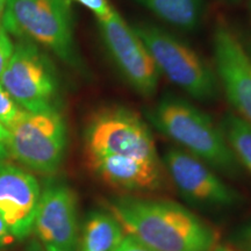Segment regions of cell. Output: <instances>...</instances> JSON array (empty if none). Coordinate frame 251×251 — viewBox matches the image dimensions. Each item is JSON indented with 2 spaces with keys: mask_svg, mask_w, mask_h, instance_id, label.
I'll return each mask as SVG.
<instances>
[{
  "mask_svg": "<svg viewBox=\"0 0 251 251\" xmlns=\"http://www.w3.org/2000/svg\"><path fill=\"white\" fill-rule=\"evenodd\" d=\"M108 207L126 235L156 251H213L218 244L212 226L176 202L125 196Z\"/></svg>",
  "mask_w": 251,
  "mask_h": 251,
  "instance_id": "1",
  "label": "cell"
},
{
  "mask_svg": "<svg viewBox=\"0 0 251 251\" xmlns=\"http://www.w3.org/2000/svg\"><path fill=\"white\" fill-rule=\"evenodd\" d=\"M151 124L191 155L222 174H240V163L221 128L196 105L183 98L166 96L149 112Z\"/></svg>",
  "mask_w": 251,
  "mask_h": 251,
  "instance_id": "2",
  "label": "cell"
},
{
  "mask_svg": "<svg viewBox=\"0 0 251 251\" xmlns=\"http://www.w3.org/2000/svg\"><path fill=\"white\" fill-rule=\"evenodd\" d=\"M1 26L13 36L49 49L70 67L83 68L70 0H6Z\"/></svg>",
  "mask_w": 251,
  "mask_h": 251,
  "instance_id": "3",
  "label": "cell"
},
{
  "mask_svg": "<svg viewBox=\"0 0 251 251\" xmlns=\"http://www.w3.org/2000/svg\"><path fill=\"white\" fill-rule=\"evenodd\" d=\"M163 75L199 101H212L220 92L215 70L187 43L164 28L139 23L131 26Z\"/></svg>",
  "mask_w": 251,
  "mask_h": 251,
  "instance_id": "4",
  "label": "cell"
},
{
  "mask_svg": "<svg viewBox=\"0 0 251 251\" xmlns=\"http://www.w3.org/2000/svg\"><path fill=\"white\" fill-rule=\"evenodd\" d=\"M7 130L8 156L42 175L58 170L67 148V126L57 109L26 111Z\"/></svg>",
  "mask_w": 251,
  "mask_h": 251,
  "instance_id": "5",
  "label": "cell"
},
{
  "mask_svg": "<svg viewBox=\"0 0 251 251\" xmlns=\"http://www.w3.org/2000/svg\"><path fill=\"white\" fill-rule=\"evenodd\" d=\"M0 83L27 112L57 109L59 84L50 59L30 41L19 42Z\"/></svg>",
  "mask_w": 251,
  "mask_h": 251,
  "instance_id": "6",
  "label": "cell"
},
{
  "mask_svg": "<svg viewBox=\"0 0 251 251\" xmlns=\"http://www.w3.org/2000/svg\"><path fill=\"white\" fill-rule=\"evenodd\" d=\"M89 155H121L161 162L148 125L126 107L98 113L86 130Z\"/></svg>",
  "mask_w": 251,
  "mask_h": 251,
  "instance_id": "7",
  "label": "cell"
},
{
  "mask_svg": "<svg viewBox=\"0 0 251 251\" xmlns=\"http://www.w3.org/2000/svg\"><path fill=\"white\" fill-rule=\"evenodd\" d=\"M103 47L126 83L143 97H151L158 87L159 72L134 28L114 9L108 18L99 19Z\"/></svg>",
  "mask_w": 251,
  "mask_h": 251,
  "instance_id": "8",
  "label": "cell"
},
{
  "mask_svg": "<svg viewBox=\"0 0 251 251\" xmlns=\"http://www.w3.org/2000/svg\"><path fill=\"white\" fill-rule=\"evenodd\" d=\"M163 164L181 196L188 201L205 206H231L237 201L238 193L225 183L207 165L180 148L168 149Z\"/></svg>",
  "mask_w": 251,
  "mask_h": 251,
  "instance_id": "9",
  "label": "cell"
},
{
  "mask_svg": "<svg viewBox=\"0 0 251 251\" xmlns=\"http://www.w3.org/2000/svg\"><path fill=\"white\" fill-rule=\"evenodd\" d=\"M213 59L220 87L236 114L251 125V61L240 40L219 25L213 34Z\"/></svg>",
  "mask_w": 251,
  "mask_h": 251,
  "instance_id": "10",
  "label": "cell"
},
{
  "mask_svg": "<svg viewBox=\"0 0 251 251\" xmlns=\"http://www.w3.org/2000/svg\"><path fill=\"white\" fill-rule=\"evenodd\" d=\"M46 251H76V196L65 185H51L41 193L34 228Z\"/></svg>",
  "mask_w": 251,
  "mask_h": 251,
  "instance_id": "11",
  "label": "cell"
},
{
  "mask_svg": "<svg viewBox=\"0 0 251 251\" xmlns=\"http://www.w3.org/2000/svg\"><path fill=\"white\" fill-rule=\"evenodd\" d=\"M41 193L33 175L0 161V215L15 238L33 230Z\"/></svg>",
  "mask_w": 251,
  "mask_h": 251,
  "instance_id": "12",
  "label": "cell"
},
{
  "mask_svg": "<svg viewBox=\"0 0 251 251\" xmlns=\"http://www.w3.org/2000/svg\"><path fill=\"white\" fill-rule=\"evenodd\" d=\"M89 158L93 171L122 192H151L162 186L161 162L121 155H89Z\"/></svg>",
  "mask_w": 251,
  "mask_h": 251,
  "instance_id": "13",
  "label": "cell"
},
{
  "mask_svg": "<svg viewBox=\"0 0 251 251\" xmlns=\"http://www.w3.org/2000/svg\"><path fill=\"white\" fill-rule=\"evenodd\" d=\"M175 29L191 33L201 26L205 17L203 0H134Z\"/></svg>",
  "mask_w": 251,
  "mask_h": 251,
  "instance_id": "14",
  "label": "cell"
},
{
  "mask_svg": "<svg viewBox=\"0 0 251 251\" xmlns=\"http://www.w3.org/2000/svg\"><path fill=\"white\" fill-rule=\"evenodd\" d=\"M126 236L111 213H92L84 226L80 251H115Z\"/></svg>",
  "mask_w": 251,
  "mask_h": 251,
  "instance_id": "15",
  "label": "cell"
},
{
  "mask_svg": "<svg viewBox=\"0 0 251 251\" xmlns=\"http://www.w3.org/2000/svg\"><path fill=\"white\" fill-rule=\"evenodd\" d=\"M220 128L237 162L251 175V125L235 113H227Z\"/></svg>",
  "mask_w": 251,
  "mask_h": 251,
  "instance_id": "16",
  "label": "cell"
},
{
  "mask_svg": "<svg viewBox=\"0 0 251 251\" xmlns=\"http://www.w3.org/2000/svg\"><path fill=\"white\" fill-rule=\"evenodd\" d=\"M25 112L26 111L14 101V99L9 96V93L0 83V124L6 129H9L23 118Z\"/></svg>",
  "mask_w": 251,
  "mask_h": 251,
  "instance_id": "17",
  "label": "cell"
},
{
  "mask_svg": "<svg viewBox=\"0 0 251 251\" xmlns=\"http://www.w3.org/2000/svg\"><path fill=\"white\" fill-rule=\"evenodd\" d=\"M14 51V45L9 39L8 33L5 28L0 26V78L4 74L6 67H7L9 59Z\"/></svg>",
  "mask_w": 251,
  "mask_h": 251,
  "instance_id": "18",
  "label": "cell"
},
{
  "mask_svg": "<svg viewBox=\"0 0 251 251\" xmlns=\"http://www.w3.org/2000/svg\"><path fill=\"white\" fill-rule=\"evenodd\" d=\"M75 1L79 2L84 7L93 12L98 20L99 19L108 18L112 14V12L114 11V8L109 4L108 0H75Z\"/></svg>",
  "mask_w": 251,
  "mask_h": 251,
  "instance_id": "19",
  "label": "cell"
},
{
  "mask_svg": "<svg viewBox=\"0 0 251 251\" xmlns=\"http://www.w3.org/2000/svg\"><path fill=\"white\" fill-rule=\"evenodd\" d=\"M115 251H156L151 249V248L144 246L143 243L139 242L137 240H135L134 237L129 236V235H126L122 242L120 243Z\"/></svg>",
  "mask_w": 251,
  "mask_h": 251,
  "instance_id": "20",
  "label": "cell"
},
{
  "mask_svg": "<svg viewBox=\"0 0 251 251\" xmlns=\"http://www.w3.org/2000/svg\"><path fill=\"white\" fill-rule=\"evenodd\" d=\"M236 241L246 251H251V222L244 225L236 234Z\"/></svg>",
  "mask_w": 251,
  "mask_h": 251,
  "instance_id": "21",
  "label": "cell"
},
{
  "mask_svg": "<svg viewBox=\"0 0 251 251\" xmlns=\"http://www.w3.org/2000/svg\"><path fill=\"white\" fill-rule=\"evenodd\" d=\"M14 238L15 237L12 235L8 226L6 225L5 220L0 215V248L8 246L9 243H12Z\"/></svg>",
  "mask_w": 251,
  "mask_h": 251,
  "instance_id": "22",
  "label": "cell"
},
{
  "mask_svg": "<svg viewBox=\"0 0 251 251\" xmlns=\"http://www.w3.org/2000/svg\"><path fill=\"white\" fill-rule=\"evenodd\" d=\"M7 140H8V130L0 124V159L6 158L8 156L7 150Z\"/></svg>",
  "mask_w": 251,
  "mask_h": 251,
  "instance_id": "23",
  "label": "cell"
},
{
  "mask_svg": "<svg viewBox=\"0 0 251 251\" xmlns=\"http://www.w3.org/2000/svg\"><path fill=\"white\" fill-rule=\"evenodd\" d=\"M238 40H240L241 45H242L244 51H246V54L248 55V57L250 58L251 61V31L250 33H246L243 34L242 36H237Z\"/></svg>",
  "mask_w": 251,
  "mask_h": 251,
  "instance_id": "24",
  "label": "cell"
},
{
  "mask_svg": "<svg viewBox=\"0 0 251 251\" xmlns=\"http://www.w3.org/2000/svg\"><path fill=\"white\" fill-rule=\"evenodd\" d=\"M213 251H238V250L228 246H216L214 249H213Z\"/></svg>",
  "mask_w": 251,
  "mask_h": 251,
  "instance_id": "25",
  "label": "cell"
},
{
  "mask_svg": "<svg viewBox=\"0 0 251 251\" xmlns=\"http://www.w3.org/2000/svg\"><path fill=\"white\" fill-rule=\"evenodd\" d=\"M5 4H6V0H0V23H1L2 20V14H4V11H5ZM0 26H1V24H0Z\"/></svg>",
  "mask_w": 251,
  "mask_h": 251,
  "instance_id": "26",
  "label": "cell"
},
{
  "mask_svg": "<svg viewBox=\"0 0 251 251\" xmlns=\"http://www.w3.org/2000/svg\"><path fill=\"white\" fill-rule=\"evenodd\" d=\"M219 1L225 2V4H237V2H240L241 0H219Z\"/></svg>",
  "mask_w": 251,
  "mask_h": 251,
  "instance_id": "27",
  "label": "cell"
},
{
  "mask_svg": "<svg viewBox=\"0 0 251 251\" xmlns=\"http://www.w3.org/2000/svg\"><path fill=\"white\" fill-rule=\"evenodd\" d=\"M249 8H250V12H251V0H249Z\"/></svg>",
  "mask_w": 251,
  "mask_h": 251,
  "instance_id": "28",
  "label": "cell"
}]
</instances>
